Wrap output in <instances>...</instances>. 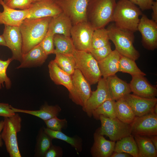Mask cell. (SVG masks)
I'll list each match as a JSON object with an SVG mask.
<instances>
[{
  "label": "cell",
  "mask_w": 157,
  "mask_h": 157,
  "mask_svg": "<svg viewBox=\"0 0 157 157\" xmlns=\"http://www.w3.org/2000/svg\"><path fill=\"white\" fill-rule=\"evenodd\" d=\"M52 18H26L24 20L19 26L22 39V55L40 44L47 32Z\"/></svg>",
  "instance_id": "obj_1"
},
{
  "label": "cell",
  "mask_w": 157,
  "mask_h": 157,
  "mask_svg": "<svg viewBox=\"0 0 157 157\" xmlns=\"http://www.w3.org/2000/svg\"><path fill=\"white\" fill-rule=\"evenodd\" d=\"M116 0H88L87 21L95 30L104 28L113 22Z\"/></svg>",
  "instance_id": "obj_2"
},
{
  "label": "cell",
  "mask_w": 157,
  "mask_h": 157,
  "mask_svg": "<svg viewBox=\"0 0 157 157\" xmlns=\"http://www.w3.org/2000/svg\"><path fill=\"white\" fill-rule=\"evenodd\" d=\"M141 10L129 0H119L117 2L113 22L117 26L134 33L138 31Z\"/></svg>",
  "instance_id": "obj_3"
},
{
  "label": "cell",
  "mask_w": 157,
  "mask_h": 157,
  "mask_svg": "<svg viewBox=\"0 0 157 157\" xmlns=\"http://www.w3.org/2000/svg\"><path fill=\"white\" fill-rule=\"evenodd\" d=\"M106 29L110 40L114 44L115 50L122 56L135 61L138 59L140 54L133 46L134 32L119 28L114 23L110 24Z\"/></svg>",
  "instance_id": "obj_4"
},
{
  "label": "cell",
  "mask_w": 157,
  "mask_h": 157,
  "mask_svg": "<svg viewBox=\"0 0 157 157\" xmlns=\"http://www.w3.org/2000/svg\"><path fill=\"white\" fill-rule=\"evenodd\" d=\"M3 121L1 135L7 151L10 157H21L17 136V133L21 131V117L15 113L11 117H4Z\"/></svg>",
  "instance_id": "obj_5"
},
{
  "label": "cell",
  "mask_w": 157,
  "mask_h": 157,
  "mask_svg": "<svg viewBox=\"0 0 157 157\" xmlns=\"http://www.w3.org/2000/svg\"><path fill=\"white\" fill-rule=\"evenodd\" d=\"M73 56L78 69L90 85L97 83L101 78L98 62L90 52L76 50Z\"/></svg>",
  "instance_id": "obj_6"
},
{
  "label": "cell",
  "mask_w": 157,
  "mask_h": 157,
  "mask_svg": "<svg viewBox=\"0 0 157 157\" xmlns=\"http://www.w3.org/2000/svg\"><path fill=\"white\" fill-rule=\"evenodd\" d=\"M101 127L97 131L101 135H106L111 140L115 141L131 135L130 124L122 122L117 117L109 118L100 115Z\"/></svg>",
  "instance_id": "obj_7"
},
{
  "label": "cell",
  "mask_w": 157,
  "mask_h": 157,
  "mask_svg": "<svg viewBox=\"0 0 157 157\" xmlns=\"http://www.w3.org/2000/svg\"><path fill=\"white\" fill-rule=\"evenodd\" d=\"M94 29L87 21L73 25L70 36L76 50L90 52L92 49V40Z\"/></svg>",
  "instance_id": "obj_8"
},
{
  "label": "cell",
  "mask_w": 157,
  "mask_h": 157,
  "mask_svg": "<svg viewBox=\"0 0 157 157\" xmlns=\"http://www.w3.org/2000/svg\"><path fill=\"white\" fill-rule=\"evenodd\" d=\"M72 77V88L69 92V97L76 104L83 107L91 94V85L78 69Z\"/></svg>",
  "instance_id": "obj_9"
},
{
  "label": "cell",
  "mask_w": 157,
  "mask_h": 157,
  "mask_svg": "<svg viewBox=\"0 0 157 157\" xmlns=\"http://www.w3.org/2000/svg\"><path fill=\"white\" fill-rule=\"evenodd\" d=\"M70 19L73 25L87 21L86 11L88 0H54Z\"/></svg>",
  "instance_id": "obj_10"
},
{
  "label": "cell",
  "mask_w": 157,
  "mask_h": 157,
  "mask_svg": "<svg viewBox=\"0 0 157 157\" xmlns=\"http://www.w3.org/2000/svg\"><path fill=\"white\" fill-rule=\"evenodd\" d=\"M97 83V89L92 91L90 97L82 107L83 110L89 117L92 116L93 111L104 102L113 99L106 78H101Z\"/></svg>",
  "instance_id": "obj_11"
},
{
  "label": "cell",
  "mask_w": 157,
  "mask_h": 157,
  "mask_svg": "<svg viewBox=\"0 0 157 157\" xmlns=\"http://www.w3.org/2000/svg\"><path fill=\"white\" fill-rule=\"evenodd\" d=\"M140 19L138 31L142 36V43L146 49L154 50L157 47V23L142 14Z\"/></svg>",
  "instance_id": "obj_12"
},
{
  "label": "cell",
  "mask_w": 157,
  "mask_h": 157,
  "mask_svg": "<svg viewBox=\"0 0 157 157\" xmlns=\"http://www.w3.org/2000/svg\"><path fill=\"white\" fill-rule=\"evenodd\" d=\"M130 125L131 133L134 135H157V114L152 112L141 116H136Z\"/></svg>",
  "instance_id": "obj_13"
},
{
  "label": "cell",
  "mask_w": 157,
  "mask_h": 157,
  "mask_svg": "<svg viewBox=\"0 0 157 157\" xmlns=\"http://www.w3.org/2000/svg\"><path fill=\"white\" fill-rule=\"evenodd\" d=\"M6 46L11 50L13 60L21 62L22 53V39L19 27L4 25L2 34Z\"/></svg>",
  "instance_id": "obj_14"
},
{
  "label": "cell",
  "mask_w": 157,
  "mask_h": 157,
  "mask_svg": "<svg viewBox=\"0 0 157 157\" xmlns=\"http://www.w3.org/2000/svg\"><path fill=\"white\" fill-rule=\"evenodd\" d=\"M28 10L27 18L29 19L53 17L63 12L54 0H43L33 3Z\"/></svg>",
  "instance_id": "obj_15"
},
{
  "label": "cell",
  "mask_w": 157,
  "mask_h": 157,
  "mask_svg": "<svg viewBox=\"0 0 157 157\" xmlns=\"http://www.w3.org/2000/svg\"><path fill=\"white\" fill-rule=\"evenodd\" d=\"M123 98L129 105L137 117L153 112L157 102V99L156 97L145 98L130 93L126 94Z\"/></svg>",
  "instance_id": "obj_16"
},
{
  "label": "cell",
  "mask_w": 157,
  "mask_h": 157,
  "mask_svg": "<svg viewBox=\"0 0 157 157\" xmlns=\"http://www.w3.org/2000/svg\"><path fill=\"white\" fill-rule=\"evenodd\" d=\"M0 4L3 8V11L0 12V24L19 27L28 16V9L17 10L11 8L3 0H0Z\"/></svg>",
  "instance_id": "obj_17"
},
{
  "label": "cell",
  "mask_w": 157,
  "mask_h": 157,
  "mask_svg": "<svg viewBox=\"0 0 157 157\" xmlns=\"http://www.w3.org/2000/svg\"><path fill=\"white\" fill-rule=\"evenodd\" d=\"M129 84L131 92L135 95L147 98L155 97L157 95L156 88L151 85L144 76H132Z\"/></svg>",
  "instance_id": "obj_18"
},
{
  "label": "cell",
  "mask_w": 157,
  "mask_h": 157,
  "mask_svg": "<svg viewBox=\"0 0 157 157\" xmlns=\"http://www.w3.org/2000/svg\"><path fill=\"white\" fill-rule=\"evenodd\" d=\"M94 142L90 153L93 157H110L113 153L115 141L106 140L96 130L94 135Z\"/></svg>",
  "instance_id": "obj_19"
},
{
  "label": "cell",
  "mask_w": 157,
  "mask_h": 157,
  "mask_svg": "<svg viewBox=\"0 0 157 157\" xmlns=\"http://www.w3.org/2000/svg\"><path fill=\"white\" fill-rule=\"evenodd\" d=\"M48 56L39 44L26 53L22 55L20 64L16 68L41 66L45 61Z\"/></svg>",
  "instance_id": "obj_20"
},
{
  "label": "cell",
  "mask_w": 157,
  "mask_h": 157,
  "mask_svg": "<svg viewBox=\"0 0 157 157\" xmlns=\"http://www.w3.org/2000/svg\"><path fill=\"white\" fill-rule=\"evenodd\" d=\"M72 26L70 19L63 12L58 15L52 17L48 30L54 35L59 34L70 37V32Z\"/></svg>",
  "instance_id": "obj_21"
},
{
  "label": "cell",
  "mask_w": 157,
  "mask_h": 157,
  "mask_svg": "<svg viewBox=\"0 0 157 157\" xmlns=\"http://www.w3.org/2000/svg\"><path fill=\"white\" fill-rule=\"evenodd\" d=\"M48 67L51 80L55 84L64 86L70 92L72 88V76L61 69L54 60L49 62Z\"/></svg>",
  "instance_id": "obj_22"
},
{
  "label": "cell",
  "mask_w": 157,
  "mask_h": 157,
  "mask_svg": "<svg viewBox=\"0 0 157 157\" xmlns=\"http://www.w3.org/2000/svg\"><path fill=\"white\" fill-rule=\"evenodd\" d=\"M121 55L116 50L112 51L105 59L98 62L102 76L107 78L119 72V60Z\"/></svg>",
  "instance_id": "obj_23"
},
{
  "label": "cell",
  "mask_w": 157,
  "mask_h": 157,
  "mask_svg": "<svg viewBox=\"0 0 157 157\" xmlns=\"http://www.w3.org/2000/svg\"><path fill=\"white\" fill-rule=\"evenodd\" d=\"M106 79L112 99L115 100L122 98L131 92L129 83L122 80L115 74Z\"/></svg>",
  "instance_id": "obj_24"
},
{
  "label": "cell",
  "mask_w": 157,
  "mask_h": 157,
  "mask_svg": "<svg viewBox=\"0 0 157 157\" xmlns=\"http://www.w3.org/2000/svg\"><path fill=\"white\" fill-rule=\"evenodd\" d=\"M11 108L15 112L21 113L31 115L38 117L44 121L54 117H57L61 109L58 105H49L47 104L42 105L38 110H28Z\"/></svg>",
  "instance_id": "obj_25"
},
{
  "label": "cell",
  "mask_w": 157,
  "mask_h": 157,
  "mask_svg": "<svg viewBox=\"0 0 157 157\" xmlns=\"http://www.w3.org/2000/svg\"><path fill=\"white\" fill-rule=\"evenodd\" d=\"M53 41L56 47L54 54L73 56L76 49L70 37L56 34L54 35Z\"/></svg>",
  "instance_id": "obj_26"
},
{
  "label": "cell",
  "mask_w": 157,
  "mask_h": 157,
  "mask_svg": "<svg viewBox=\"0 0 157 157\" xmlns=\"http://www.w3.org/2000/svg\"><path fill=\"white\" fill-rule=\"evenodd\" d=\"M116 117L123 122L130 124L136 116L131 108L122 97L115 102Z\"/></svg>",
  "instance_id": "obj_27"
},
{
  "label": "cell",
  "mask_w": 157,
  "mask_h": 157,
  "mask_svg": "<svg viewBox=\"0 0 157 157\" xmlns=\"http://www.w3.org/2000/svg\"><path fill=\"white\" fill-rule=\"evenodd\" d=\"M138 151V157H156L157 151L150 138L134 135Z\"/></svg>",
  "instance_id": "obj_28"
},
{
  "label": "cell",
  "mask_w": 157,
  "mask_h": 157,
  "mask_svg": "<svg viewBox=\"0 0 157 157\" xmlns=\"http://www.w3.org/2000/svg\"><path fill=\"white\" fill-rule=\"evenodd\" d=\"M117 141L114 152L125 153L133 157H138V148L134 138L132 135L125 137Z\"/></svg>",
  "instance_id": "obj_29"
},
{
  "label": "cell",
  "mask_w": 157,
  "mask_h": 157,
  "mask_svg": "<svg viewBox=\"0 0 157 157\" xmlns=\"http://www.w3.org/2000/svg\"><path fill=\"white\" fill-rule=\"evenodd\" d=\"M53 139L45 132L43 127L40 128L36 136L34 156L44 157L47 150L53 144Z\"/></svg>",
  "instance_id": "obj_30"
},
{
  "label": "cell",
  "mask_w": 157,
  "mask_h": 157,
  "mask_svg": "<svg viewBox=\"0 0 157 157\" xmlns=\"http://www.w3.org/2000/svg\"><path fill=\"white\" fill-rule=\"evenodd\" d=\"M45 132L53 139H57L63 140L74 148L77 152H81L82 150L83 142L82 139L78 136L71 137L64 134L62 131H56L43 127Z\"/></svg>",
  "instance_id": "obj_31"
},
{
  "label": "cell",
  "mask_w": 157,
  "mask_h": 157,
  "mask_svg": "<svg viewBox=\"0 0 157 157\" xmlns=\"http://www.w3.org/2000/svg\"><path fill=\"white\" fill-rule=\"evenodd\" d=\"M119 72L128 73L132 76L146 75L138 67L135 60L122 55L119 60Z\"/></svg>",
  "instance_id": "obj_32"
},
{
  "label": "cell",
  "mask_w": 157,
  "mask_h": 157,
  "mask_svg": "<svg viewBox=\"0 0 157 157\" xmlns=\"http://www.w3.org/2000/svg\"><path fill=\"white\" fill-rule=\"evenodd\" d=\"M115 100L110 99L104 102L93 112L92 115L98 119L100 115L113 118L116 117L115 110Z\"/></svg>",
  "instance_id": "obj_33"
},
{
  "label": "cell",
  "mask_w": 157,
  "mask_h": 157,
  "mask_svg": "<svg viewBox=\"0 0 157 157\" xmlns=\"http://www.w3.org/2000/svg\"><path fill=\"white\" fill-rule=\"evenodd\" d=\"M55 54L56 57L54 60L58 66L72 76L76 69V63L73 56L58 53Z\"/></svg>",
  "instance_id": "obj_34"
},
{
  "label": "cell",
  "mask_w": 157,
  "mask_h": 157,
  "mask_svg": "<svg viewBox=\"0 0 157 157\" xmlns=\"http://www.w3.org/2000/svg\"><path fill=\"white\" fill-rule=\"evenodd\" d=\"M109 40L107 29L104 27L95 29L92 38V48L96 49L104 47L110 43Z\"/></svg>",
  "instance_id": "obj_35"
},
{
  "label": "cell",
  "mask_w": 157,
  "mask_h": 157,
  "mask_svg": "<svg viewBox=\"0 0 157 157\" xmlns=\"http://www.w3.org/2000/svg\"><path fill=\"white\" fill-rule=\"evenodd\" d=\"M12 60L11 58L6 60L0 59V89L2 88V86L4 87V83L5 84L6 89H8L11 87V82L7 75L6 70L8 66Z\"/></svg>",
  "instance_id": "obj_36"
},
{
  "label": "cell",
  "mask_w": 157,
  "mask_h": 157,
  "mask_svg": "<svg viewBox=\"0 0 157 157\" xmlns=\"http://www.w3.org/2000/svg\"><path fill=\"white\" fill-rule=\"evenodd\" d=\"M47 128L56 131H62L66 128L67 122L65 119H60L57 117H54L44 121Z\"/></svg>",
  "instance_id": "obj_37"
},
{
  "label": "cell",
  "mask_w": 157,
  "mask_h": 157,
  "mask_svg": "<svg viewBox=\"0 0 157 157\" xmlns=\"http://www.w3.org/2000/svg\"><path fill=\"white\" fill-rule=\"evenodd\" d=\"M54 35L49 30L39 45L48 55L54 54L55 49L53 41Z\"/></svg>",
  "instance_id": "obj_38"
},
{
  "label": "cell",
  "mask_w": 157,
  "mask_h": 157,
  "mask_svg": "<svg viewBox=\"0 0 157 157\" xmlns=\"http://www.w3.org/2000/svg\"><path fill=\"white\" fill-rule=\"evenodd\" d=\"M111 44L99 48L92 49L90 53L98 62H100L106 58L112 51Z\"/></svg>",
  "instance_id": "obj_39"
},
{
  "label": "cell",
  "mask_w": 157,
  "mask_h": 157,
  "mask_svg": "<svg viewBox=\"0 0 157 157\" xmlns=\"http://www.w3.org/2000/svg\"><path fill=\"white\" fill-rule=\"evenodd\" d=\"M32 3V0H8L5 4L12 8L25 10L29 9Z\"/></svg>",
  "instance_id": "obj_40"
},
{
  "label": "cell",
  "mask_w": 157,
  "mask_h": 157,
  "mask_svg": "<svg viewBox=\"0 0 157 157\" xmlns=\"http://www.w3.org/2000/svg\"><path fill=\"white\" fill-rule=\"evenodd\" d=\"M63 155V150L62 148L52 144L47 150L44 157H61Z\"/></svg>",
  "instance_id": "obj_41"
},
{
  "label": "cell",
  "mask_w": 157,
  "mask_h": 157,
  "mask_svg": "<svg viewBox=\"0 0 157 157\" xmlns=\"http://www.w3.org/2000/svg\"><path fill=\"white\" fill-rule=\"evenodd\" d=\"M11 106L7 103H0V117H9L14 115L15 113L12 109Z\"/></svg>",
  "instance_id": "obj_42"
},
{
  "label": "cell",
  "mask_w": 157,
  "mask_h": 157,
  "mask_svg": "<svg viewBox=\"0 0 157 157\" xmlns=\"http://www.w3.org/2000/svg\"><path fill=\"white\" fill-rule=\"evenodd\" d=\"M142 10L151 9L153 0H129Z\"/></svg>",
  "instance_id": "obj_43"
},
{
  "label": "cell",
  "mask_w": 157,
  "mask_h": 157,
  "mask_svg": "<svg viewBox=\"0 0 157 157\" xmlns=\"http://www.w3.org/2000/svg\"><path fill=\"white\" fill-rule=\"evenodd\" d=\"M151 9L153 11L152 19L157 23V1H153Z\"/></svg>",
  "instance_id": "obj_44"
},
{
  "label": "cell",
  "mask_w": 157,
  "mask_h": 157,
  "mask_svg": "<svg viewBox=\"0 0 157 157\" xmlns=\"http://www.w3.org/2000/svg\"><path fill=\"white\" fill-rule=\"evenodd\" d=\"M132 156L130 154L124 152H114L110 157H130Z\"/></svg>",
  "instance_id": "obj_45"
},
{
  "label": "cell",
  "mask_w": 157,
  "mask_h": 157,
  "mask_svg": "<svg viewBox=\"0 0 157 157\" xmlns=\"http://www.w3.org/2000/svg\"><path fill=\"white\" fill-rule=\"evenodd\" d=\"M3 120L1 121H0V147H2L3 144V142L1 137V133L3 129Z\"/></svg>",
  "instance_id": "obj_46"
},
{
  "label": "cell",
  "mask_w": 157,
  "mask_h": 157,
  "mask_svg": "<svg viewBox=\"0 0 157 157\" xmlns=\"http://www.w3.org/2000/svg\"><path fill=\"white\" fill-rule=\"evenodd\" d=\"M150 138L154 146L156 149L157 150V135L150 136Z\"/></svg>",
  "instance_id": "obj_47"
},
{
  "label": "cell",
  "mask_w": 157,
  "mask_h": 157,
  "mask_svg": "<svg viewBox=\"0 0 157 157\" xmlns=\"http://www.w3.org/2000/svg\"><path fill=\"white\" fill-rule=\"evenodd\" d=\"M0 46H6V43L2 35H0Z\"/></svg>",
  "instance_id": "obj_48"
},
{
  "label": "cell",
  "mask_w": 157,
  "mask_h": 157,
  "mask_svg": "<svg viewBox=\"0 0 157 157\" xmlns=\"http://www.w3.org/2000/svg\"><path fill=\"white\" fill-rule=\"evenodd\" d=\"M43 0H32L33 3Z\"/></svg>",
  "instance_id": "obj_49"
},
{
  "label": "cell",
  "mask_w": 157,
  "mask_h": 157,
  "mask_svg": "<svg viewBox=\"0 0 157 157\" xmlns=\"http://www.w3.org/2000/svg\"><path fill=\"white\" fill-rule=\"evenodd\" d=\"M7 0H3V2H4V3H6V2H7Z\"/></svg>",
  "instance_id": "obj_50"
},
{
  "label": "cell",
  "mask_w": 157,
  "mask_h": 157,
  "mask_svg": "<svg viewBox=\"0 0 157 157\" xmlns=\"http://www.w3.org/2000/svg\"><path fill=\"white\" fill-rule=\"evenodd\" d=\"M153 0L154 1V0ZM155 0L156 1H157V0Z\"/></svg>",
  "instance_id": "obj_51"
}]
</instances>
